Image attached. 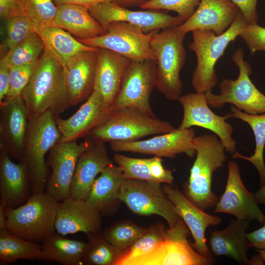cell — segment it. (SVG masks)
I'll return each mask as SVG.
<instances>
[{
  "label": "cell",
  "instance_id": "681fc988",
  "mask_svg": "<svg viewBox=\"0 0 265 265\" xmlns=\"http://www.w3.org/2000/svg\"><path fill=\"white\" fill-rule=\"evenodd\" d=\"M9 87V69L0 67V101L6 96Z\"/></svg>",
  "mask_w": 265,
  "mask_h": 265
},
{
  "label": "cell",
  "instance_id": "8992f818",
  "mask_svg": "<svg viewBox=\"0 0 265 265\" xmlns=\"http://www.w3.org/2000/svg\"><path fill=\"white\" fill-rule=\"evenodd\" d=\"M176 128L169 122L152 117L138 108L113 110L107 119L88 135L95 142L132 141L142 137L169 132Z\"/></svg>",
  "mask_w": 265,
  "mask_h": 265
},
{
  "label": "cell",
  "instance_id": "e575fe53",
  "mask_svg": "<svg viewBox=\"0 0 265 265\" xmlns=\"http://www.w3.org/2000/svg\"><path fill=\"white\" fill-rule=\"evenodd\" d=\"M83 264L116 265L123 251L109 243L100 232L88 234Z\"/></svg>",
  "mask_w": 265,
  "mask_h": 265
},
{
  "label": "cell",
  "instance_id": "ffe728a7",
  "mask_svg": "<svg viewBox=\"0 0 265 265\" xmlns=\"http://www.w3.org/2000/svg\"><path fill=\"white\" fill-rule=\"evenodd\" d=\"M98 50L80 52L66 62L64 68L68 107L87 100L93 92Z\"/></svg>",
  "mask_w": 265,
  "mask_h": 265
},
{
  "label": "cell",
  "instance_id": "2e32d148",
  "mask_svg": "<svg viewBox=\"0 0 265 265\" xmlns=\"http://www.w3.org/2000/svg\"><path fill=\"white\" fill-rule=\"evenodd\" d=\"M258 204L254 193L244 186L238 165L236 162L230 161L225 190L214 207V212L225 213L238 219L263 223L265 215Z\"/></svg>",
  "mask_w": 265,
  "mask_h": 265
},
{
  "label": "cell",
  "instance_id": "ba28073f",
  "mask_svg": "<svg viewBox=\"0 0 265 265\" xmlns=\"http://www.w3.org/2000/svg\"><path fill=\"white\" fill-rule=\"evenodd\" d=\"M241 48L235 51L232 60L238 67L237 79H223L219 84L220 93L214 94L210 91L205 93L208 105L220 108L230 104L250 114L265 113V95L260 92L250 79L252 68L244 59Z\"/></svg>",
  "mask_w": 265,
  "mask_h": 265
},
{
  "label": "cell",
  "instance_id": "f546056e",
  "mask_svg": "<svg viewBox=\"0 0 265 265\" xmlns=\"http://www.w3.org/2000/svg\"><path fill=\"white\" fill-rule=\"evenodd\" d=\"M34 31L42 40L45 48L64 68L67 61L78 53L98 50V48L83 44L69 32L55 26L36 28Z\"/></svg>",
  "mask_w": 265,
  "mask_h": 265
},
{
  "label": "cell",
  "instance_id": "b9f144b4",
  "mask_svg": "<svg viewBox=\"0 0 265 265\" xmlns=\"http://www.w3.org/2000/svg\"><path fill=\"white\" fill-rule=\"evenodd\" d=\"M36 63L17 66L9 69V87L4 99H10L21 96L23 90L31 79Z\"/></svg>",
  "mask_w": 265,
  "mask_h": 265
},
{
  "label": "cell",
  "instance_id": "4dcf8cb0",
  "mask_svg": "<svg viewBox=\"0 0 265 265\" xmlns=\"http://www.w3.org/2000/svg\"><path fill=\"white\" fill-rule=\"evenodd\" d=\"M64 236L54 233L45 239L38 260L57 262L64 265H82L87 242Z\"/></svg>",
  "mask_w": 265,
  "mask_h": 265
},
{
  "label": "cell",
  "instance_id": "f1b7e54d",
  "mask_svg": "<svg viewBox=\"0 0 265 265\" xmlns=\"http://www.w3.org/2000/svg\"><path fill=\"white\" fill-rule=\"evenodd\" d=\"M125 179L119 167L110 164L96 178L86 201L101 213L119 200L120 191Z\"/></svg>",
  "mask_w": 265,
  "mask_h": 265
},
{
  "label": "cell",
  "instance_id": "ab89813d",
  "mask_svg": "<svg viewBox=\"0 0 265 265\" xmlns=\"http://www.w3.org/2000/svg\"><path fill=\"white\" fill-rule=\"evenodd\" d=\"M113 159L126 179L156 182L150 173V158H133L123 154H116Z\"/></svg>",
  "mask_w": 265,
  "mask_h": 265
},
{
  "label": "cell",
  "instance_id": "6da1fadb",
  "mask_svg": "<svg viewBox=\"0 0 265 265\" xmlns=\"http://www.w3.org/2000/svg\"><path fill=\"white\" fill-rule=\"evenodd\" d=\"M21 97L27 110L28 119L48 111L57 115L68 107L65 69L46 48Z\"/></svg>",
  "mask_w": 265,
  "mask_h": 265
},
{
  "label": "cell",
  "instance_id": "d6a6232c",
  "mask_svg": "<svg viewBox=\"0 0 265 265\" xmlns=\"http://www.w3.org/2000/svg\"><path fill=\"white\" fill-rule=\"evenodd\" d=\"M41 244L11 234L7 229L0 231V262L9 264L20 259H39Z\"/></svg>",
  "mask_w": 265,
  "mask_h": 265
},
{
  "label": "cell",
  "instance_id": "f5cc1de1",
  "mask_svg": "<svg viewBox=\"0 0 265 265\" xmlns=\"http://www.w3.org/2000/svg\"><path fill=\"white\" fill-rule=\"evenodd\" d=\"M7 229V218L5 208L0 205V231Z\"/></svg>",
  "mask_w": 265,
  "mask_h": 265
},
{
  "label": "cell",
  "instance_id": "d6986e66",
  "mask_svg": "<svg viewBox=\"0 0 265 265\" xmlns=\"http://www.w3.org/2000/svg\"><path fill=\"white\" fill-rule=\"evenodd\" d=\"M162 189L191 233L194 240L192 247L202 255L213 259V254L207 245L206 230L210 226L220 224L221 218L205 212L170 185L165 184Z\"/></svg>",
  "mask_w": 265,
  "mask_h": 265
},
{
  "label": "cell",
  "instance_id": "603a6c76",
  "mask_svg": "<svg viewBox=\"0 0 265 265\" xmlns=\"http://www.w3.org/2000/svg\"><path fill=\"white\" fill-rule=\"evenodd\" d=\"M238 10L230 0H200L193 15L178 28L186 34L200 29L220 35L232 24Z\"/></svg>",
  "mask_w": 265,
  "mask_h": 265
},
{
  "label": "cell",
  "instance_id": "74e56055",
  "mask_svg": "<svg viewBox=\"0 0 265 265\" xmlns=\"http://www.w3.org/2000/svg\"><path fill=\"white\" fill-rule=\"evenodd\" d=\"M53 0H25L24 15L30 21L33 29L52 26L57 6Z\"/></svg>",
  "mask_w": 265,
  "mask_h": 265
},
{
  "label": "cell",
  "instance_id": "5b68a950",
  "mask_svg": "<svg viewBox=\"0 0 265 265\" xmlns=\"http://www.w3.org/2000/svg\"><path fill=\"white\" fill-rule=\"evenodd\" d=\"M58 203L43 192L32 194L17 207L5 208L7 230L25 239L42 243L54 233Z\"/></svg>",
  "mask_w": 265,
  "mask_h": 265
},
{
  "label": "cell",
  "instance_id": "816d5d0a",
  "mask_svg": "<svg viewBox=\"0 0 265 265\" xmlns=\"http://www.w3.org/2000/svg\"><path fill=\"white\" fill-rule=\"evenodd\" d=\"M254 195L259 204L265 205V184L254 193Z\"/></svg>",
  "mask_w": 265,
  "mask_h": 265
},
{
  "label": "cell",
  "instance_id": "9a60e30c",
  "mask_svg": "<svg viewBox=\"0 0 265 265\" xmlns=\"http://www.w3.org/2000/svg\"><path fill=\"white\" fill-rule=\"evenodd\" d=\"M195 136V130L192 128H176L174 131L158 134L146 140L111 142L110 148L116 152L148 154L160 158H174L182 153L193 158L196 155L192 145Z\"/></svg>",
  "mask_w": 265,
  "mask_h": 265
},
{
  "label": "cell",
  "instance_id": "db71d44e",
  "mask_svg": "<svg viewBox=\"0 0 265 265\" xmlns=\"http://www.w3.org/2000/svg\"><path fill=\"white\" fill-rule=\"evenodd\" d=\"M258 252V255L265 262V249H256Z\"/></svg>",
  "mask_w": 265,
  "mask_h": 265
},
{
  "label": "cell",
  "instance_id": "9c48e42d",
  "mask_svg": "<svg viewBox=\"0 0 265 265\" xmlns=\"http://www.w3.org/2000/svg\"><path fill=\"white\" fill-rule=\"evenodd\" d=\"M106 29L107 32L101 36L77 39L86 45L110 50L131 60H156L151 42L154 35L159 30L145 33L140 26L122 21L109 23Z\"/></svg>",
  "mask_w": 265,
  "mask_h": 265
},
{
  "label": "cell",
  "instance_id": "ee69618b",
  "mask_svg": "<svg viewBox=\"0 0 265 265\" xmlns=\"http://www.w3.org/2000/svg\"><path fill=\"white\" fill-rule=\"evenodd\" d=\"M162 162V159L160 157L155 156L150 158L149 168L151 174L155 181L171 185L174 181L172 172L169 169H165Z\"/></svg>",
  "mask_w": 265,
  "mask_h": 265
},
{
  "label": "cell",
  "instance_id": "1f68e13d",
  "mask_svg": "<svg viewBox=\"0 0 265 265\" xmlns=\"http://www.w3.org/2000/svg\"><path fill=\"white\" fill-rule=\"evenodd\" d=\"M231 116L239 119L249 125L253 131L255 140L254 154L244 156L236 151L233 154V159H241L251 162L256 168L262 185L265 184V164L264 152L265 146V113L250 114L235 107L231 106Z\"/></svg>",
  "mask_w": 265,
  "mask_h": 265
},
{
  "label": "cell",
  "instance_id": "8d00e7d4",
  "mask_svg": "<svg viewBox=\"0 0 265 265\" xmlns=\"http://www.w3.org/2000/svg\"><path fill=\"white\" fill-rule=\"evenodd\" d=\"M148 230L132 222L124 221L113 225L102 234L112 245L126 252Z\"/></svg>",
  "mask_w": 265,
  "mask_h": 265
},
{
  "label": "cell",
  "instance_id": "60d3db41",
  "mask_svg": "<svg viewBox=\"0 0 265 265\" xmlns=\"http://www.w3.org/2000/svg\"><path fill=\"white\" fill-rule=\"evenodd\" d=\"M200 1V0H152L140 7L145 10L174 11L184 22L193 15Z\"/></svg>",
  "mask_w": 265,
  "mask_h": 265
},
{
  "label": "cell",
  "instance_id": "484cf974",
  "mask_svg": "<svg viewBox=\"0 0 265 265\" xmlns=\"http://www.w3.org/2000/svg\"><path fill=\"white\" fill-rule=\"evenodd\" d=\"M131 60L110 50L99 48L94 90L111 107L120 89L125 72Z\"/></svg>",
  "mask_w": 265,
  "mask_h": 265
},
{
  "label": "cell",
  "instance_id": "3957f363",
  "mask_svg": "<svg viewBox=\"0 0 265 265\" xmlns=\"http://www.w3.org/2000/svg\"><path fill=\"white\" fill-rule=\"evenodd\" d=\"M246 24L243 16L238 10L232 24L220 35L208 30L192 31V41L188 48L194 52L197 60L191 81L195 92L205 93L212 91L216 85L218 79L215 64L224 54L229 44L238 36Z\"/></svg>",
  "mask_w": 265,
  "mask_h": 265
},
{
  "label": "cell",
  "instance_id": "f907efd6",
  "mask_svg": "<svg viewBox=\"0 0 265 265\" xmlns=\"http://www.w3.org/2000/svg\"><path fill=\"white\" fill-rule=\"evenodd\" d=\"M152 0H112V2L125 8L137 7L143 5Z\"/></svg>",
  "mask_w": 265,
  "mask_h": 265
},
{
  "label": "cell",
  "instance_id": "4fadbf2b",
  "mask_svg": "<svg viewBox=\"0 0 265 265\" xmlns=\"http://www.w3.org/2000/svg\"><path fill=\"white\" fill-rule=\"evenodd\" d=\"M183 109L182 122L178 128L186 129L197 126L208 130L217 136L226 152L236 151V142L232 137L234 128L226 120L231 114L219 116L210 108L205 93H189L178 100Z\"/></svg>",
  "mask_w": 265,
  "mask_h": 265
},
{
  "label": "cell",
  "instance_id": "bcb514c9",
  "mask_svg": "<svg viewBox=\"0 0 265 265\" xmlns=\"http://www.w3.org/2000/svg\"><path fill=\"white\" fill-rule=\"evenodd\" d=\"M239 9L247 25L257 24L258 17L256 9L258 0H230Z\"/></svg>",
  "mask_w": 265,
  "mask_h": 265
},
{
  "label": "cell",
  "instance_id": "7a4b0ae2",
  "mask_svg": "<svg viewBox=\"0 0 265 265\" xmlns=\"http://www.w3.org/2000/svg\"><path fill=\"white\" fill-rule=\"evenodd\" d=\"M192 145L196 151V159L190 170L187 197L206 211L214 208L219 199L212 191V179L213 173L226 161V151L214 133L195 136Z\"/></svg>",
  "mask_w": 265,
  "mask_h": 265
},
{
  "label": "cell",
  "instance_id": "52a82bcc",
  "mask_svg": "<svg viewBox=\"0 0 265 265\" xmlns=\"http://www.w3.org/2000/svg\"><path fill=\"white\" fill-rule=\"evenodd\" d=\"M60 137L52 112L28 119L22 161L27 166L32 194L44 192L47 174L45 155Z\"/></svg>",
  "mask_w": 265,
  "mask_h": 265
},
{
  "label": "cell",
  "instance_id": "7c38bea8",
  "mask_svg": "<svg viewBox=\"0 0 265 265\" xmlns=\"http://www.w3.org/2000/svg\"><path fill=\"white\" fill-rule=\"evenodd\" d=\"M156 84V61L153 59L131 60L122 80L112 110L132 107L156 117L150 103Z\"/></svg>",
  "mask_w": 265,
  "mask_h": 265
},
{
  "label": "cell",
  "instance_id": "c3c4849f",
  "mask_svg": "<svg viewBox=\"0 0 265 265\" xmlns=\"http://www.w3.org/2000/svg\"><path fill=\"white\" fill-rule=\"evenodd\" d=\"M53 1L56 6L63 4H72L89 8L101 3L111 2L112 0H53Z\"/></svg>",
  "mask_w": 265,
  "mask_h": 265
},
{
  "label": "cell",
  "instance_id": "f35d334b",
  "mask_svg": "<svg viewBox=\"0 0 265 265\" xmlns=\"http://www.w3.org/2000/svg\"><path fill=\"white\" fill-rule=\"evenodd\" d=\"M6 22L5 36L0 44V53L1 54L2 53V57L8 51L34 31L32 24L25 15L13 18Z\"/></svg>",
  "mask_w": 265,
  "mask_h": 265
},
{
  "label": "cell",
  "instance_id": "277c9868",
  "mask_svg": "<svg viewBox=\"0 0 265 265\" xmlns=\"http://www.w3.org/2000/svg\"><path fill=\"white\" fill-rule=\"evenodd\" d=\"M185 35L175 27L158 31L151 40L156 61V87L170 101H178L183 91L180 72L186 59Z\"/></svg>",
  "mask_w": 265,
  "mask_h": 265
},
{
  "label": "cell",
  "instance_id": "5bb4252c",
  "mask_svg": "<svg viewBox=\"0 0 265 265\" xmlns=\"http://www.w3.org/2000/svg\"><path fill=\"white\" fill-rule=\"evenodd\" d=\"M88 8L92 17L106 29L109 23L122 21L137 25L148 33L178 27L184 22L179 16H173L161 10L133 11L112 1Z\"/></svg>",
  "mask_w": 265,
  "mask_h": 265
},
{
  "label": "cell",
  "instance_id": "836d02e7",
  "mask_svg": "<svg viewBox=\"0 0 265 265\" xmlns=\"http://www.w3.org/2000/svg\"><path fill=\"white\" fill-rule=\"evenodd\" d=\"M45 49L40 37L34 31L1 57L0 67L10 69L37 62Z\"/></svg>",
  "mask_w": 265,
  "mask_h": 265
},
{
  "label": "cell",
  "instance_id": "83f0119b",
  "mask_svg": "<svg viewBox=\"0 0 265 265\" xmlns=\"http://www.w3.org/2000/svg\"><path fill=\"white\" fill-rule=\"evenodd\" d=\"M57 6L53 26L66 30L80 39L94 38L107 32L92 17L87 7L72 4Z\"/></svg>",
  "mask_w": 265,
  "mask_h": 265
},
{
  "label": "cell",
  "instance_id": "30bf717a",
  "mask_svg": "<svg viewBox=\"0 0 265 265\" xmlns=\"http://www.w3.org/2000/svg\"><path fill=\"white\" fill-rule=\"evenodd\" d=\"M161 183L139 179H126L119 195L133 212L141 215L156 214L164 218L169 228L182 219L162 189Z\"/></svg>",
  "mask_w": 265,
  "mask_h": 265
},
{
  "label": "cell",
  "instance_id": "d4e9b609",
  "mask_svg": "<svg viewBox=\"0 0 265 265\" xmlns=\"http://www.w3.org/2000/svg\"><path fill=\"white\" fill-rule=\"evenodd\" d=\"M30 189L29 174L25 163L13 162L2 149L0 159V205L7 208L23 204L30 197Z\"/></svg>",
  "mask_w": 265,
  "mask_h": 265
},
{
  "label": "cell",
  "instance_id": "7dc6e473",
  "mask_svg": "<svg viewBox=\"0 0 265 265\" xmlns=\"http://www.w3.org/2000/svg\"><path fill=\"white\" fill-rule=\"evenodd\" d=\"M263 226L251 233H247V237L252 247L256 249H265V221Z\"/></svg>",
  "mask_w": 265,
  "mask_h": 265
},
{
  "label": "cell",
  "instance_id": "ac0fdd59",
  "mask_svg": "<svg viewBox=\"0 0 265 265\" xmlns=\"http://www.w3.org/2000/svg\"><path fill=\"white\" fill-rule=\"evenodd\" d=\"M110 106L94 90L79 109L67 119L55 115L61 137L58 142H69L86 135L104 122L111 113Z\"/></svg>",
  "mask_w": 265,
  "mask_h": 265
},
{
  "label": "cell",
  "instance_id": "f6af8a7d",
  "mask_svg": "<svg viewBox=\"0 0 265 265\" xmlns=\"http://www.w3.org/2000/svg\"><path fill=\"white\" fill-rule=\"evenodd\" d=\"M25 0H0V16L7 21L24 15Z\"/></svg>",
  "mask_w": 265,
  "mask_h": 265
},
{
  "label": "cell",
  "instance_id": "e0dca14e",
  "mask_svg": "<svg viewBox=\"0 0 265 265\" xmlns=\"http://www.w3.org/2000/svg\"><path fill=\"white\" fill-rule=\"evenodd\" d=\"M91 139L58 142L50 151L48 164L52 174L47 192L57 202L70 196L73 176L80 156L93 143Z\"/></svg>",
  "mask_w": 265,
  "mask_h": 265
},
{
  "label": "cell",
  "instance_id": "7bdbcfd3",
  "mask_svg": "<svg viewBox=\"0 0 265 265\" xmlns=\"http://www.w3.org/2000/svg\"><path fill=\"white\" fill-rule=\"evenodd\" d=\"M253 55L258 51L265 52V27L257 24L247 25L239 34Z\"/></svg>",
  "mask_w": 265,
  "mask_h": 265
},
{
  "label": "cell",
  "instance_id": "7402d4cb",
  "mask_svg": "<svg viewBox=\"0 0 265 265\" xmlns=\"http://www.w3.org/2000/svg\"><path fill=\"white\" fill-rule=\"evenodd\" d=\"M249 225V221L236 218L224 229L211 231L209 244L212 254L229 257L239 264L260 265L257 256L251 260L247 257L249 249L252 247L246 232Z\"/></svg>",
  "mask_w": 265,
  "mask_h": 265
},
{
  "label": "cell",
  "instance_id": "4316f807",
  "mask_svg": "<svg viewBox=\"0 0 265 265\" xmlns=\"http://www.w3.org/2000/svg\"><path fill=\"white\" fill-rule=\"evenodd\" d=\"M0 105L2 112L0 132L12 154L22 160L28 123L26 106L21 96L4 99Z\"/></svg>",
  "mask_w": 265,
  "mask_h": 265
},
{
  "label": "cell",
  "instance_id": "44dd1931",
  "mask_svg": "<svg viewBox=\"0 0 265 265\" xmlns=\"http://www.w3.org/2000/svg\"><path fill=\"white\" fill-rule=\"evenodd\" d=\"M100 213L86 200L70 196L58 202L55 229L57 233L68 234L83 232L87 234L100 232Z\"/></svg>",
  "mask_w": 265,
  "mask_h": 265
},
{
  "label": "cell",
  "instance_id": "d590c367",
  "mask_svg": "<svg viewBox=\"0 0 265 265\" xmlns=\"http://www.w3.org/2000/svg\"><path fill=\"white\" fill-rule=\"evenodd\" d=\"M166 231L161 224H155L148 228L147 232L123 253L116 265H132L134 261L163 241Z\"/></svg>",
  "mask_w": 265,
  "mask_h": 265
},
{
  "label": "cell",
  "instance_id": "cb8c5ba5",
  "mask_svg": "<svg viewBox=\"0 0 265 265\" xmlns=\"http://www.w3.org/2000/svg\"><path fill=\"white\" fill-rule=\"evenodd\" d=\"M111 164L112 161L104 143L93 141L78 159L72 180L70 196L86 200L98 175Z\"/></svg>",
  "mask_w": 265,
  "mask_h": 265
},
{
  "label": "cell",
  "instance_id": "8fae6325",
  "mask_svg": "<svg viewBox=\"0 0 265 265\" xmlns=\"http://www.w3.org/2000/svg\"><path fill=\"white\" fill-rule=\"evenodd\" d=\"M189 230L183 219L166 231L164 239L132 265H209L213 259L205 257L188 240Z\"/></svg>",
  "mask_w": 265,
  "mask_h": 265
}]
</instances>
